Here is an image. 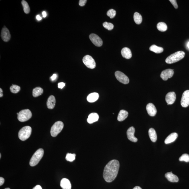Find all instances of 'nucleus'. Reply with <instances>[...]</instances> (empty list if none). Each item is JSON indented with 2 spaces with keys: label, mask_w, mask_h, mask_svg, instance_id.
I'll list each match as a JSON object with an SVG mask.
<instances>
[{
  "label": "nucleus",
  "mask_w": 189,
  "mask_h": 189,
  "mask_svg": "<svg viewBox=\"0 0 189 189\" xmlns=\"http://www.w3.org/2000/svg\"><path fill=\"white\" fill-rule=\"evenodd\" d=\"M120 163L117 160L110 161L104 170L103 177L105 180L111 182L116 178L120 168Z\"/></svg>",
  "instance_id": "f257e3e1"
},
{
  "label": "nucleus",
  "mask_w": 189,
  "mask_h": 189,
  "mask_svg": "<svg viewBox=\"0 0 189 189\" xmlns=\"http://www.w3.org/2000/svg\"><path fill=\"white\" fill-rule=\"evenodd\" d=\"M185 54L183 51L177 52L168 56L166 59V62L168 64H172L179 61L184 58Z\"/></svg>",
  "instance_id": "f03ea898"
},
{
  "label": "nucleus",
  "mask_w": 189,
  "mask_h": 189,
  "mask_svg": "<svg viewBox=\"0 0 189 189\" xmlns=\"http://www.w3.org/2000/svg\"><path fill=\"white\" fill-rule=\"evenodd\" d=\"M44 154L43 149H39L36 151L30 160V165L31 167H34L39 163Z\"/></svg>",
  "instance_id": "7ed1b4c3"
},
{
  "label": "nucleus",
  "mask_w": 189,
  "mask_h": 189,
  "mask_svg": "<svg viewBox=\"0 0 189 189\" xmlns=\"http://www.w3.org/2000/svg\"><path fill=\"white\" fill-rule=\"evenodd\" d=\"M31 133V128L29 126H25L19 131L18 137L21 141H25L30 137Z\"/></svg>",
  "instance_id": "20e7f679"
},
{
  "label": "nucleus",
  "mask_w": 189,
  "mask_h": 189,
  "mask_svg": "<svg viewBox=\"0 0 189 189\" xmlns=\"http://www.w3.org/2000/svg\"><path fill=\"white\" fill-rule=\"evenodd\" d=\"M64 127V124L62 122L59 121L56 122L52 126L51 130V135L56 137L61 132Z\"/></svg>",
  "instance_id": "39448f33"
},
{
  "label": "nucleus",
  "mask_w": 189,
  "mask_h": 189,
  "mask_svg": "<svg viewBox=\"0 0 189 189\" xmlns=\"http://www.w3.org/2000/svg\"><path fill=\"white\" fill-rule=\"evenodd\" d=\"M32 117V114L29 109L23 110L19 112L18 119L21 122H25L29 120Z\"/></svg>",
  "instance_id": "423d86ee"
},
{
  "label": "nucleus",
  "mask_w": 189,
  "mask_h": 189,
  "mask_svg": "<svg viewBox=\"0 0 189 189\" xmlns=\"http://www.w3.org/2000/svg\"><path fill=\"white\" fill-rule=\"evenodd\" d=\"M83 62L88 68L93 69L95 68L96 64L95 61L90 56L86 55L85 56L83 57Z\"/></svg>",
  "instance_id": "0eeeda50"
},
{
  "label": "nucleus",
  "mask_w": 189,
  "mask_h": 189,
  "mask_svg": "<svg viewBox=\"0 0 189 189\" xmlns=\"http://www.w3.org/2000/svg\"><path fill=\"white\" fill-rule=\"evenodd\" d=\"M115 76L117 80L124 84H128L129 82V79L127 76L120 71H116Z\"/></svg>",
  "instance_id": "6e6552de"
},
{
  "label": "nucleus",
  "mask_w": 189,
  "mask_h": 189,
  "mask_svg": "<svg viewBox=\"0 0 189 189\" xmlns=\"http://www.w3.org/2000/svg\"><path fill=\"white\" fill-rule=\"evenodd\" d=\"M89 38L92 43L97 47L101 46L103 45L102 40L98 36L95 34H91L89 36Z\"/></svg>",
  "instance_id": "1a4fd4ad"
},
{
  "label": "nucleus",
  "mask_w": 189,
  "mask_h": 189,
  "mask_svg": "<svg viewBox=\"0 0 189 189\" xmlns=\"http://www.w3.org/2000/svg\"><path fill=\"white\" fill-rule=\"evenodd\" d=\"M181 104L183 107L186 108L189 105V90L186 91L182 94Z\"/></svg>",
  "instance_id": "9d476101"
},
{
  "label": "nucleus",
  "mask_w": 189,
  "mask_h": 189,
  "mask_svg": "<svg viewBox=\"0 0 189 189\" xmlns=\"http://www.w3.org/2000/svg\"><path fill=\"white\" fill-rule=\"evenodd\" d=\"M174 70L168 69L162 71L161 74V78L164 81H167L169 79L173 77L174 75Z\"/></svg>",
  "instance_id": "9b49d317"
},
{
  "label": "nucleus",
  "mask_w": 189,
  "mask_h": 189,
  "mask_svg": "<svg viewBox=\"0 0 189 189\" xmlns=\"http://www.w3.org/2000/svg\"><path fill=\"white\" fill-rule=\"evenodd\" d=\"M135 132V129L133 126L131 127L127 131V137L130 141L133 142H136L137 141V138L135 137L134 135Z\"/></svg>",
  "instance_id": "f8f14e48"
},
{
  "label": "nucleus",
  "mask_w": 189,
  "mask_h": 189,
  "mask_svg": "<svg viewBox=\"0 0 189 189\" xmlns=\"http://www.w3.org/2000/svg\"><path fill=\"white\" fill-rule=\"evenodd\" d=\"M176 94L174 92H169L166 96V101L168 105L173 104L176 101Z\"/></svg>",
  "instance_id": "ddd939ff"
},
{
  "label": "nucleus",
  "mask_w": 189,
  "mask_h": 189,
  "mask_svg": "<svg viewBox=\"0 0 189 189\" xmlns=\"http://www.w3.org/2000/svg\"><path fill=\"white\" fill-rule=\"evenodd\" d=\"M1 36L3 40L5 42H7L10 40L11 35L9 30L6 27L3 28L1 32Z\"/></svg>",
  "instance_id": "4468645a"
},
{
  "label": "nucleus",
  "mask_w": 189,
  "mask_h": 189,
  "mask_svg": "<svg viewBox=\"0 0 189 189\" xmlns=\"http://www.w3.org/2000/svg\"><path fill=\"white\" fill-rule=\"evenodd\" d=\"M146 110L148 114L151 116H155L157 114V110L156 107L153 104L149 103L146 107Z\"/></svg>",
  "instance_id": "2eb2a0df"
},
{
  "label": "nucleus",
  "mask_w": 189,
  "mask_h": 189,
  "mask_svg": "<svg viewBox=\"0 0 189 189\" xmlns=\"http://www.w3.org/2000/svg\"><path fill=\"white\" fill-rule=\"evenodd\" d=\"M56 100L54 96L51 95L48 97L47 102V106L48 109H53L55 106Z\"/></svg>",
  "instance_id": "dca6fc26"
},
{
  "label": "nucleus",
  "mask_w": 189,
  "mask_h": 189,
  "mask_svg": "<svg viewBox=\"0 0 189 189\" xmlns=\"http://www.w3.org/2000/svg\"><path fill=\"white\" fill-rule=\"evenodd\" d=\"M165 176L168 180L172 182H177L179 181V178L176 175L173 174L172 172H167L165 174Z\"/></svg>",
  "instance_id": "f3484780"
},
{
  "label": "nucleus",
  "mask_w": 189,
  "mask_h": 189,
  "mask_svg": "<svg viewBox=\"0 0 189 189\" xmlns=\"http://www.w3.org/2000/svg\"><path fill=\"white\" fill-rule=\"evenodd\" d=\"M60 186L63 189H71V185L70 181L66 178H63L60 182Z\"/></svg>",
  "instance_id": "a211bd4d"
},
{
  "label": "nucleus",
  "mask_w": 189,
  "mask_h": 189,
  "mask_svg": "<svg viewBox=\"0 0 189 189\" xmlns=\"http://www.w3.org/2000/svg\"><path fill=\"white\" fill-rule=\"evenodd\" d=\"M121 54L123 57L126 59H130L132 56L131 50L128 47H124L122 49Z\"/></svg>",
  "instance_id": "6ab92c4d"
},
{
  "label": "nucleus",
  "mask_w": 189,
  "mask_h": 189,
  "mask_svg": "<svg viewBox=\"0 0 189 189\" xmlns=\"http://www.w3.org/2000/svg\"><path fill=\"white\" fill-rule=\"evenodd\" d=\"M98 119L99 116L98 114L96 113H92L90 114L88 116L87 121L89 124H92V123L98 121Z\"/></svg>",
  "instance_id": "aec40b11"
},
{
  "label": "nucleus",
  "mask_w": 189,
  "mask_h": 189,
  "mask_svg": "<svg viewBox=\"0 0 189 189\" xmlns=\"http://www.w3.org/2000/svg\"><path fill=\"white\" fill-rule=\"evenodd\" d=\"M178 136V134L176 132L172 133L169 135L166 138L165 143L166 144H169L170 143L173 142L176 139Z\"/></svg>",
  "instance_id": "412c9836"
},
{
  "label": "nucleus",
  "mask_w": 189,
  "mask_h": 189,
  "mask_svg": "<svg viewBox=\"0 0 189 189\" xmlns=\"http://www.w3.org/2000/svg\"><path fill=\"white\" fill-rule=\"evenodd\" d=\"M128 116V112L127 111L122 110L120 111L117 117V120L120 122H122L126 119Z\"/></svg>",
  "instance_id": "4be33fe9"
},
{
  "label": "nucleus",
  "mask_w": 189,
  "mask_h": 189,
  "mask_svg": "<svg viewBox=\"0 0 189 189\" xmlns=\"http://www.w3.org/2000/svg\"><path fill=\"white\" fill-rule=\"evenodd\" d=\"M98 98V94L97 93H93L88 95L87 97V100L89 102L93 103L96 101Z\"/></svg>",
  "instance_id": "5701e85b"
},
{
  "label": "nucleus",
  "mask_w": 189,
  "mask_h": 189,
  "mask_svg": "<svg viewBox=\"0 0 189 189\" xmlns=\"http://www.w3.org/2000/svg\"><path fill=\"white\" fill-rule=\"evenodd\" d=\"M149 135L151 141L153 142H155L157 140V135L155 130L152 128L149 129Z\"/></svg>",
  "instance_id": "b1692460"
},
{
  "label": "nucleus",
  "mask_w": 189,
  "mask_h": 189,
  "mask_svg": "<svg viewBox=\"0 0 189 189\" xmlns=\"http://www.w3.org/2000/svg\"><path fill=\"white\" fill-rule=\"evenodd\" d=\"M44 90L43 89L40 87H37L33 89L32 94L33 96L36 97L42 95L43 93Z\"/></svg>",
  "instance_id": "393cba45"
},
{
  "label": "nucleus",
  "mask_w": 189,
  "mask_h": 189,
  "mask_svg": "<svg viewBox=\"0 0 189 189\" xmlns=\"http://www.w3.org/2000/svg\"><path fill=\"white\" fill-rule=\"evenodd\" d=\"M150 50L157 54L162 53L164 51V49L162 47H158L155 45H152L150 47Z\"/></svg>",
  "instance_id": "a878e982"
},
{
  "label": "nucleus",
  "mask_w": 189,
  "mask_h": 189,
  "mask_svg": "<svg viewBox=\"0 0 189 189\" xmlns=\"http://www.w3.org/2000/svg\"><path fill=\"white\" fill-rule=\"evenodd\" d=\"M133 18L134 21L135 23L138 24V25L141 23L142 21V17L140 14L135 12L134 13Z\"/></svg>",
  "instance_id": "bb28decb"
},
{
  "label": "nucleus",
  "mask_w": 189,
  "mask_h": 189,
  "mask_svg": "<svg viewBox=\"0 0 189 189\" xmlns=\"http://www.w3.org/2000/svg\"><path fill=\"white\" fill-rule=\"evenodd\" d=\"M157 27L158 30L162 32H165L167 29V24L164 22H161L158 23Z\"/></svg>",
  "instance_id": "cd10ccee"
},
{
  "label": "nucleus",
  "mask_w": 189,
  "mask_h": 189,
  "mask_svg": "<svg viewBox=\"0 0 189 189\" xmlns=\"http://www.w3.org/2000/svg\"><path fill=\"white\" fill-rule=\"evenodd\" d=\"M22 4L23 7L24 13L26 14L29 13L30 11V7L27 1L23 0L22 1Z\"/></svg>",
  "instance_id": "c85d7f7f"
},
{
  "label": "nucleus",
  "mask_w": 189,
  "mask_h": 189,
  "mask_svg": "<svg viewBox=\"0 0 189 189\" xmlns=\"http://www.w3.org/2000/svg\"><path fill=\"white\" fill-rule=\"evenodd\" d=\"M20 87L16 85H13L10 87V91L13 93H17L20 91Z\"/></svg>",
  "instance_id": "c756f323"
},
{
  "label": "nucleus",
  "mask_w": 189,
  "mask_h": 189,
  "mask_svg": "<svg viewBox=\"0 0 189 189\" xmlns=\"http://www.w3.org/2000/svg\"><path fill=\"white\" fill-rule=\"evenodd\" d=\"M75 156L76 155L75 154L68 153L66 155V157H65V159L67 161L72 162L75 160Z\"/></svg>",
  "instance_id": "7c9ffc66"
},
{
  "label": "nucleus",
  "mask_w": 189,
  "mask_h": 189,
  "mask_svg": "<svg viewBox=\"0 0 189 189\" xmlns=\"http://www.w3.org/2000/svg\"><path fill=\"white\" fill-rule=\"evenodd\" d=\"M103 25L105 28L109 30H112L114 27V26L113 25V24L111 23L107 22H104Z\"/></svg>",
  "instance_id": "2f4dec72"
},
{
  "label": "nucleus",
  "mask_w": 189,
  "mask_h": 189,
  "mask_svg": "<svg viewBox=\"0 0 189 189\" xmlns=\"http://www.w3.org/2000/svg\"><path fill=\"white\" fill-rule=\"evenodd\" d=\"M180 161H184L186 162H189V155L187 154H184L179 158Z\"/></svg>",
  "instance_id": "473e14b6"
},
{
  "label": "nucleus",
  "mask_w": 189,
  "mask_h": 189,
  "mask_svg": "<svg viewBox=\"0 0 189 189\" xmlns=\"http://www.w3.org/2000/svg\"><path fill=\"white\" fill-rule=\"evenodd\" d=\"M116 11L114 9H110L107 12V15L109 16L110 18L112 19L115 17L116 15Z\"/></svg>",
  "instance_id": "72a5a7b5"
},
{
  "label": "nucleus",
  "mask_w": 189,
  "mask_h": 189,
  "mask_svg": "<svg viewBox=\"0 0 189 189\" xmlns=\"http://www.w3.org/2000/svg\"><path fill=\"white\" fill-rule=\"evenodd\" d=\"M169 1L173 5L175 9H177L178 8V5L177 4L176 1V0H170Z\"/></svg>",
  "instance_id": "f704fd0d"
},
{
  "label": "nucleus",
  "mask_w": 189,
  "mask_h": 189,
  "mask_svg": "<svg viewBox=\"0 0 189 189\" xmlns=\"http://www.w3.org/2000/svg\"><path fill=\"white\" fill-rule=\"evenodd\" d=\"M87 0H80L79 2V5L81 7H83L85 6L87 2Z\"/></svg>",
  "instance_id": "c9c22d12"
},
{
  "label": "nucleus",
  "mask_w": 189,
  "mask_h": 189,
  "mask_svg": "<svg viewBox=\"0 0 189 189\" xmlns=\"http://www.w3.org/2000/svg\"><path fill=\"white\" fill-rule=\"evenodd\" d=\"M65 86V84L63 82H60V83H59L58 84V87L60 89H62Z\"/></svg>",
  "instance_id": "e433bc0d"
},
{
  "label": "nucleus",
  "mask_w": 189,
  "mask_h": 189,
  "mask_svg": "<svg viewBox=\"0 0 189 189\" xmlns=\"http://www.w3.org/2000/svg\"><path fill=\"white\" fill-rule=\"evenodd\" d=\"M4 178L1 177V178H0V186H2L4 184Z\"/></svg>",
  "instance_id": "4c0bfd02"
},
{
  "label": "nucleus",
  "mask_w": 189,
  "mask_h": 189,
  "mask_svg": "<svg viewBox=\"0 0 189 189\" xmlns=\"http://www.w3.org/2000/svg\"><path fill=\"white\" fill-rule=\"evenodd\" d=\"M57 77V75L56 74H54L51 77V79L52 81H54L56 80Z\"/></svg>",
  "instance_id": "58836bf2"
},
{
  "label": "nucleus",
  "mask_w": 189,
  "mask_h": 189,
  "mask_svg": "<svg viewBox=\"0 0 189 189\" xmlns=\"http://www.w3.org/2000/svg\"><path fill=\"white\" fill-rule=\"evenodd\" d=\"M33 189H42V187L39 185H36Z\"/></svg>",
  "instance_id": "ea45409f"
},
{
  "label": "nucleus",
  "mask_w": 189,
  "mask_h": 189,
  "mask_svg": "<svg viewBox=\"0 0 189 189\" xmlns=\"http://www.w3.org/2000/svg\"><path fill=\"white\" fill-rule=\"evenodd\" d=\"M3 90L1 88H0V97H1L3 96Z\"/></svg>",
  "instance_id": "a19ab883"
},
{
  "label": "nucleus",
  "mask_w": 189,
  "mask_h": 189,
  "mask_svg": "<svg viewBox=\"0 0 189 189\" xmlns=\"http://www.w3.org/2000/svg\"><path fill=\"white\" fill-rule=\"evenodd\" d=\"M36 19L38 20H42V18L39 15H37L36 17Z\"/></svg>",
  "instance_id": "79ce46f5"
},
{
  "label": "nucleus",
  "mask_w": 189,
  "mask_h": 189,
  "mask_svg": "<svg viewBox=\"0 0 189 189\" xmlns=\"http://www.w3.org/2000/svg\"><path fill=\"white\" fill-rule=\"evenodd\" d=\"M42 16H43V17L44 18L46 17L47 16L46 12L45 11H43L42 12Z\"/></svg>",
  "instance_id": "37998d69"
},
{
  "label": "nucleus",
  "mask_w": 189,
  "mask_h": 189,
  "mask_svg": "<svg viewBox=\"0 0 189 189\" xmlns=\"http://www.w3.org/2000/svg\"><path fill=\"white\" fill-rule=\"evenodd\" d=\"M133 189H142L141 187L139 186H135V187H134Z\"/></svg>",
  "instance_id": "c03bdc74"
},
{
  "label": "nucleus",
  "mask_w": 189,
  "mask_h": 189,
  "mask_svg": "<svg viewBox=\"0 0 189 189\" xmlns=\"http://www.w3.org/2000/svg\"><path fill=\"white\" fill-rule=\"evenodd\" d=\"M187 47L189 48V42H188V44H187Z\"/></svg>",
  "instance_id": "a18cd8bd"
},
{
  "label": "nucleus",
  "mask_w": 189,
  "mask_h": 189,
  "mask_svg": "<svg viewBox=\"0 0 189 189\" xmlns=\"http://www.w3.org/2000/svg\"><path fill=\"white\" fill-rule=\"evenodd\" d=\"M10 189V188H6L5 189Z\"/></svg>",
  "instance_id": "49530a36"
},
{
  "label": "nucleus",
  "mask_w": 189,
  "mask_h": 189,
  "mask_svg": "<svg viewBox=\"0 0 189 189\" xmlns=\"http://www.w3.org/2000/svg\"><path fill=\"white\" fill-rule=\"evenodd\" d=\"M1 153L0 154V158H1Z\"/></svg>",
  "instance_id": "de8ad7c7"
}]
</instances>
